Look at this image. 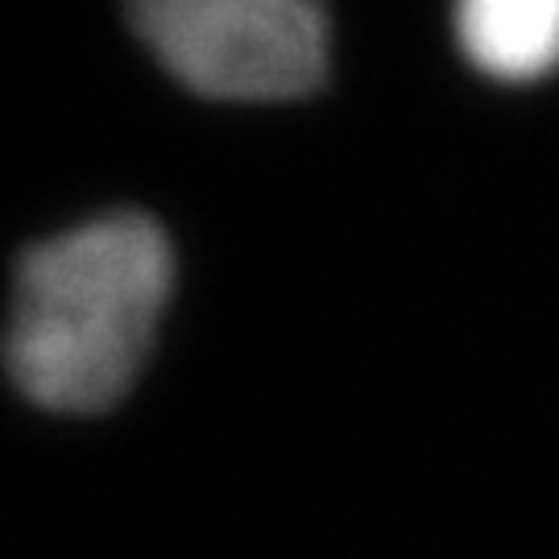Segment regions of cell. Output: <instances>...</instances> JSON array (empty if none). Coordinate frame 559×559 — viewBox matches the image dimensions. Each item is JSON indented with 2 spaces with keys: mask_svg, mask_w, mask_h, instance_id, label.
<instances>
[{
  "mask_svg": "<svg viewBox=\"0 0 559 559\" xmlns=\"http://www.w3.org/2000/svg\"><path fill=\"white\" fill-rule=\"evenodd\" d=\"M175 245L145 212H104L34 240L13 270L4 365L50 415L112 411L158 344Z\"/></svg>",
  "mask_w": 559,
  "mask_h": 559,
  "instance_id": "obj_1",
  "label": "cell"
},
{
  "mask_svg": "<svg viewBox=\"0 0 559 559\" xmlns=\"http://www.w3.org/2000/svg\"><path fill=\"white\" fill-rule=\"evenodd\" d=\"M145 50L207 100L282 104L328 80L320 0H124Z\"/></svg>",
  "mask_w": 559,
  "mask_h": 559,
  "instance_id": "obj_2",
  "label": "cell"
},
{
  "mask_svg": "<svg viewBox=\"0 0 559 559\" xmlns=\"http://www.w3.org/2000/svg\"><path fill=\"white\" fill-rule=\"evenodd\" d=\"M452 25L485 80L539 83L559 71V0H456Z\"/></svg>",
  "mask_w": 559,
  "mask_h": 559,
  "instance_id": "obj_3",
  "label": "cell"
}]
</instances>
